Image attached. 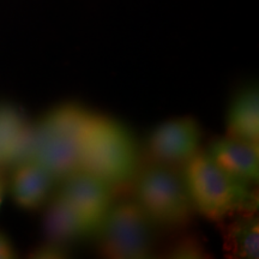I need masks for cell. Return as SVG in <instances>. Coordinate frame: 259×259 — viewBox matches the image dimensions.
I'll return each instance as SVG.
<instances>
[{
  "label": "cell",
  "mask_w": 259,
  "mask_h": 259,
  "mask_svg": "<svg viewBox=\"0 0 259 259\" xmlns=\"http://www.w3.org/2000/svg\"><path fill=\"white\" fill-rule=\"evenodd\" d=\"M168 257L174 259H204L209 257L205 245L196 235H186L171 246Z\"/></svg>",
  "instance_id": "cell-14"
},
{
  "label": "cell",
  "mask_w": 259,
  "mask_h": 259,
  "mask_svg": "<svg viewBox=\"0 0 259 259\" xmlns=\"http://www.w3.org/2000/svg\"><path fill=\"white\" fill-rule=\"evenodd\" d=\"M202 128L192 116H179L161 122L148 137V153L153 162L176 167L185 164L200 150Z\"/></svg>",
  "instance_id": "cell-7"
},
{
  "label": "cell",
  "mask_w": 259,
  "mask_h": 259,
  "mask_svg": "<svg viewBox=\"0 0 259 259\" xmlns=\"http://www.w3.org/2000/svg\"><path fill=\"white\" fill-rule=\"evenodd\" d=\"M181 174L193 209L208 220L219 222L235 212H254L257 208L253 184L229 174L206 151L199 150L183 164Z\"/></svg>",
  "instance_id": "cell-2"
},
{
  "label": "cell",
  "mask_w": 259,
  "mask_h": 259,
  "mask_svg": "<svg viewBox=\"0 0 259 259\" xmlns=\"http://www.w3.org/2000/svg\"><path fill=\"white\" fill-rule=\"evenodd\" d=\"M227 136L247 142L259 143V90L254 84L236 93L227 112Z\"/></svg>",
  "instance_id": "cell-11"
},
{
  "label": "cell",
  "mask_w": 259,
  "mask_h": 259,
  "mask_svg": "<svg viewBox=\"0 0 259 259\" xmlns=\"http://www.w3.org/2000/svg\"><path fill=\"white\" fill-rule=\"evenodd\" d=\"M135 202L154 225L178 227L191 218L193 205L183 174L174 167L153 162L137 171Z\"/></svg>",
  "instance_id": "cell-4"
},
{
  "label": "cell",
  "mask_w": 259,
  "mask_h": 259,
  "mask_svg": "<svg viewBox=\"0 0 259 259\" xmlns=\"http://www.w3.org/2000/svg\"><path fill=\"white\" fill-rule=\"evenodd\" d=\"M225 251L232 258L259 257V223L253 212H247L228 225L223 232Z\"/></svg>",
  "instance_id": "cell-13"
},
{
  "label": "cell",
  "mask_w": 259,
  "mask_h": 259,
  "mask_svg": "<svg viewBox=\"0 0 259 259\" xmlns=\"http://www.w3.org/2000/svg\"><path fill=\"white\" fill-rule=\"evenodd\" d=\"M206 153L220 167L239 179L254 184L259 178L258 144L228 137L215 139Z\"/></svg>",
  "instance_id": "cell-10"
},
{
  "label": "cell",
  "mask_w": 259,
  "mask_h": 259,
  "mask_svg": "<svg viewBox=\"0 0 259 259\" xmlns=\"http://www.w3.org/2000/svg\"><path fill=\"white\" fill-rule=\"evenodd\" d=\"M16 251L8 236L0 233V259L16 258Z\"/></svg>",
  "instance_id": "cell-16"
},
{
  "label": "cell",
  "mask_w": 259,
  "mask_h": 259,
  "mask_svg": "<svg viewBox=\"0 0 259 259\" xmlns=\"http://www.w3.org/2000/svg\"><path fill=\"white\" fill-rule=\"evenodd\" d=\"M139 168V149L132 132L111 116L89 113L80 137L79 170L118 190L134 183Z\"/></svg>",
  "instance_id": "cell-1"
},
{
  "label": "cell",
  "mask_w": 259,
  "mask_h": 259,
  "mask_svg": "<svg viewBox=\"0 0 259 259\" xmlns=\"http://www.w3.org/2000/svg\"><path fill=\"white\" fill-rule=\"evenodd\" d=\"M153 226L135 200L113 203L96 233L100 251L112 259L150 258Z\"/></svg>",
  "instance_id": "cell-5"
},
{
  "label": "cell",
  "mask_w": 259,
  "mask_h": 259,
  "mask_svg": "<svg viewBox=\"0 0 259 259\" xmlns=\"http://www.w3.org/2000/svg\"><path fill=\"white\" fill-rule=\"evenodd\" d=\"M57 179L38 162L28 158L14 166L10 192L14 202L24 210H36L50 199Z\"/></svg>",
  "instance_id": "cell-9"
},
{
  "label": "cell",
  "mask_w": 259,
  "mask_h": 259,
  "mask_svg": "<svg viewBox=\"0 0 259 259\" xmlns=\"http://www.w3.org/2000/svg\"><path fill=\"white\" fill-rule=\"evenodd\" d=\"M69 250L66 245L60 244V242L50 241L45 242L44 245H40L35 248L30 253V258L37 259H61L69 257Z\"/></svg>",
  "instance_id": "cell-15"
},
{
  "label": "cell",
  "mask_w": 259,
  "mask_h": 259,
  "mask_svg": "<svg viewBox=\"0 0 259 259\" xmlns=\"http://www.w3.org/2000/svg\"><path fill=\"white\" fill-rule=\"evenodd\" d=\"M89 113L78 103H61L34 125L29 158L50 170L57 181L79 170L80 137Z\"/></svg>",
  "instance_id": "cell-3"
},
{
  "label": "cell",
  "mask_w": 259,
  "mask_h": 259,
  "mask_svg": "<svg viewBox=\"0 0 259 259\" xmlns=\"http://www.w3.org/2000/svg\"><path fill=\"white\" fill-rule=\"evenodd\" d=\"M32 128L17 106L0 102V168L14 167L30 156Z\"/></svg>",
  "instance_id": "cell-8"
},
{
  "label": "cell",
  "mask_w": 259,
  "mask_h": 259,
  "mask_svg": "<svg viewBox=\"0 0 259 259\" xmlns=\"http://www.w3.org/2000/svg\"><path fill=\"white\" fill-rule=\"evenodd\" d=\"M60 183L57 194L77 213L87 235H96L107 212L114 203V190L84 170L71 174Z\"/></svg>",
  "instance_id": "cell-6"
},
{
  "label": "cell",
  "mask_w": 259,
  "mask_h": 259,
  "mask_svg": "<svg viewBox=\"0 0 259 259\" xmlns=\"http://www.w3.org/2000/svg\"><path fill=\"white\" fill-rule=\"evenodd\" d=\"M4 189H5L4 179H3L2 174H0V204H2V202H3V197H4Z\"/></svg>",
  "instance_id": "cell-17"
},
{
  "label": "cell",
  "mask_w": 259,
  "mask_h": 259,
  "mask_svg": "<svg viewBox=\"0 0 259 259\" xmlns=\"http://www.w3.org/2000/svg\"><path fill=\"white\" fill-rule=\"evenodd\" d=\"M44 231L47 240L65 245L88 236L80 219L59 194H56L48 204L44 219Z\"/></svg>",
  "instance_id": "cell-12"
}]
</instances>
